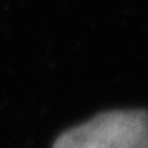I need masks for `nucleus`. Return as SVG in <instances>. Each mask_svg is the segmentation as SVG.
Here are the masks:
<instances>
[{"label":"nucleus","mask_w":148,"mask_h":148,"mask_svg":"<svg viewBox=\"0 0 148 148\" xmlns=\"http://www.w3.org/2000/svg\"><path fill=\"white\" fill-rule=\"evenodd\" d=\"M52 148H148V112L99 114L63 132Z\"/></svg>","instance_id":"nucleus-1"}]
</instances>
